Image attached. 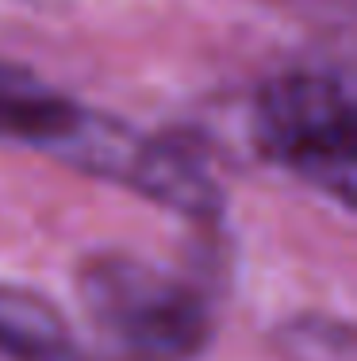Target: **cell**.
I'll list each match as a JSON object with an SVG mask.
<instances>
[{
  "mask_svg": "<svg viewBox=\"0 0 357 361\" xmlns=\"http://www.w3.org/2000/svg\"><path fill=\"white\" fill-rule=\"evenodd\" d=\"M92 119H96L92 111L58 92L0 89V139L4 142L39 146V150L62 154L65 161H73Z\"/></svg>",
  "mask_w": 357,
  "mask_h": 361,
  "instance_id": "cell-4",
  "label": "cell"
},
{
  "mask_svg": "<svg viewBox=\"0 0 357 361\" xmlns=\"http://www.w3.org/2000/svg\"><path fill=\"white\" fill-rule=\"evenodd\" d=\"M119 180L142 192L146 200L196 223H215L223 212V188L211 177L208 154L177 135L134 139Z\"/></svg>",
  "mask_w": 357,
  "mask_h": 361,
  "instance_id": "cell-3",
  "label": "cell"
},
{
  "mask_svg": "<svg viewBox=\"0 0 357 361\" xmlns=\"http://www.w3.org/2000/svg\"><path fill=\"white\" fill-rule=\"evenodd\" d=\"M0 354L15 361H58L70 354L62 307L35 288L0 285Z\"/></svg>",
  "mask_w": 357,
  "mask_h": 361,
  "instance_id": "cell-5",
  "label": "cell"
},
{
  "mask_svg": "<svg viewBox=\"0 0 357 361\" xmlns=\"http://www.w3.org/2000/svg\"><path fill=\"white\" fill-rule=\"evenodd\" d=\"M277 350L284 361H353V331L330 315H300L277 331Z\"/></svg>",
  "mask_w": 357,
  "mask_h": 361,
  "instance_id": "cell-6",
  "label": "cell"
},
{
  "mask_svg": "<svg viewBox=\"0 0 357 361\" xmlns=\"http://www.w3.org/2000/svg\"><path fill=\"white\" fill-rule=\"evenodd\" d=\"M253 142L303 185L357 204V108L338 77L292 70L273 77L253 104Z\"/></svg>",
  "mask_w": 357,
  "mask_h": 361,
  "instance_id": "cell-2",
  "label": "cell"
},
{
  "mask_svg": "<svg viewBox=\"0 0 357 361\" xmlns=\"http://www.w3.org/2000/svg\"><path fill=\"white\" fill-rule=\"evenodd\" d=\"M84 312L131 361H192L211 342L208 296L127 254H100L77 277Z\"/></svg>",
  "mask_w": 357,
  "mask_h": 361,
  "instance_id": "cell-1",
  "label": "cell"
}]
</instances>
